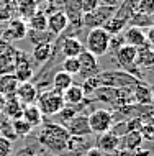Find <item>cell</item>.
<instances>
[{
  "label": "cell",
  "instance_id": "7bdbcfd3",
  "mask_svg": "<svg viewBox=\"0 0 154 156\" xmlns=\"http://www.w3.org/2000/svg\"><path fill=\"white\" fill-rule=\"evenodd\" d=\"M136 156H151V153H149L148 150H136Z\"/></svg>",
  "mask_w": 154,
  "mask_h": 156
},
{
  "label": "cell",
  "instance_id": "7c38bea8",
  "mask_svg": "<svg viewBox=\"0 0 154 156\" xmlns=\"http://www.w3.org/2000/svg\"><path fill=\"white\" fill-rule=\"evenodd\" d=\"M85 49L84 43L76 36H67L62 40L61 51L64 54V58H79V54Z\"/></svg>",
  "mask_w": 154,
  "mask_h": 156
},
{
  "label": "cell",
  "instance_id": "4fadbf2b",
  "mask_svg": "<svg viewBox=\"0 0 154 156\" xmlns=\"http://www.w3.org/2000/svg\"><path fill=\"white\" fill-rule=\"evenodd\" d=\"M123 38H125V44H130L133 48H141V46L146 44V35H144V30L143 28H138V27H128L123 33Z\"/></svg>",
  "mask_w": 154,
  "mask_h": 156
},
{
  "label": "cell",
  "instance_id": "cb8c5ba5",
  "mask_svg": "<svg viewBox=\"0 0 154 156\" xmlns=\"http://www.w3.org/2000/svg\"><path fill=\"white\" fill-rule=\"evenodd\" d=\"M28 28L36 31H44L48 28V16L44 12H35L33 15H30V20H28Z\"/></svg>",
  "mask_w": 154,
  "mask_h": 156
},
{
  "label": "cell",
  "instance_id": "d6a6232c",
  "mask_svg": "<svg viewBox=\"0 0 154 156\" xmlns=\"http://www.w3.org/2000/svg\"><path fill=\"white\" fill-rule=\"evenodd\" d=\"M0 136L7 138V140L13 141L16 140V135L13 132V126H12V122H3V123H0Z\"/></svg>",
  "mask_w": 154,
  "mask_h": 156
},
{
  "label": "cell",
  "instance_id": "60d3db41",
  "mask_svg": "<svg viewBox=\"0 0 154 156\" xmlns=\"http://www.w3.org/2000/svg\"><path fill=\"white\" fill-rule=\"evenodd\" d=\"M84 156H105V153H102L98 148H89L84 153Z\"/></svg>",
  "mask_w": 154,
  "mask_h": 156
},
{
  "label": "cell",
  "instance_id": "e575fe53",
  "mask_svg": "<svg viewBox=\"0 0 154 156\" xmlns=\"http://www.w3.org/2000/svg\"><path fill=\"white\" fill-rule=\"evenodd\" d=\"M13 153V141L0 136V156H12Z\"/></svg>",
  "mask_w": 154,
  "mask_h": 156
},
{
  "label": "cell",
  "instance_id": "5bb4252c",
  "mask_svg": "<svg viewBox=\"0 0 154 156\" xmlns=\"http://www.w3.org/2000/svg\"><path fill=\"white\" fill-rule=\"evenodd\" d=\"M23 107L25 105L16 99L15 95L12 97H5V107H3V115L7 117L8 120H16V119H22V113H23Z\"/></svg>",
  "mask_w": 154,
  "mask_h": 156
},
{
  "label": "cell",
  "instance_id": "44dd1931",
  "mask_svg": "<svg viewBox=\"0 0 154 156\" xmlns=\"http://www.w3.org/2000/svg\"><path fill=\"white\" fill-rule=\"evenodd\" d=\"M136 3H138V0H125L120 7H116L115 16L125 20V22L128 23L133 18V15L136 13Z\"/></svg>",
  "mask_w": 154,
  "mask_h": 156
},
{
  "label": "cell",
  "instance_id": "603a6c76",
  "mask_svg": "<svg viewBox=\"0 0 154 156\" xmlns=\"http://www.w3.org/2000/svg\"><path fill=\"white\" fill-rule=\"evenodd\" d=\"M72 76L67 74V73H64V71H57L56 74H54V77H53V86H54V90H57V92H64L66 89H69L70 86H72Z\"/></svg>",
  "mask_w": 154,
  "mask_h": 156
},
{
  "label": "cell",
  "instance_id": "3957f363",
  "mask_svg": "<svg viewBox=\"0 0 154 156\" xmlns=\"http://www.w3.org/2000/svg\"><path fill=\"white\" fill-rule=\"evenodd\" d=\"M38 108L41 110V113L46 117H54L57 115L62 107L66 105L64 99H62V94L57 90H49V92H44V94L38 95Z\"/></svg>",
  "mask_w": 154,
  "mask_h": 156
},
{
  "label": "cell",
  "instance_id": "f6af8a7d",
  "mask_svg": "<svg viewBox=\"0 0 154 156\" xmlns=\"http://www.w3.org/2000/svg\"><path fill=\"white\" fill-rule=\"evenodd\" d=\"M149 18H151V25H154V13H152L151 16H149Z\"/></svg>",
  "mask_w": 154,
  "mask_h": 156
},
{
  "label": "cell",
  "instance_id": "74e56055",
  "mask_svg": "<svg viewBox=\"0 0 154 156\" xmlns=\"http://www.w3.org/2000/svg\"><path fill=\"white\" fill-rule=\"evenodd\" d=\"M126 132H128L126 122H120V123L116 125L115 128H113V126H111V128H110V133H113L115 136H118V138H121V136H123V135L126 133Z\"/></svg>",
  "mask_w": 154,
  "mask_h": 156
},
{
  "label": "cell",
  "instance_id": "d4e9b609",
  "mask_svg": "<svg viewBox=\"0 0 154 156\" xmlns=\"http://www.w3.org/2000/svg\"><path fill=\"white\" fill-rule=\"evenodd\" d=\"M126 25H128V23L125 22V20L116 18V16L113 15L110 20H108V22L103 23L102 28L111 36V35H118V33H123V30H125V27H126Z\"/></svg>",
  "mask_w": 154,
  "mask_h": 156
},
{
  "label": "cell",
  "instance_id": "6da1fadb",
  "mask_svg": "<svg viewBox=\"0 0 154 156\" xmlns=\"http://www.w3.org/2000/svg\"><path fill=\"white\" fill-rule=\"evenodd\" d=\"M69 132L66 130L64 125L59 123H49L43 128L39 135V141L46 145L53 151H62L66 150V143L69 140Z\"/></svg>",
  "mask_w": 154,
  "mask_h": 156
},
{
  "label": "cell",
  "instance_id": "4316f807",
  "mask_svg": "<svg viewBox=\"0 0 154 156\" xmlns=\"http://www.w3.org/2000/svg\"><path fill=\"white\" fill-rule=\"evenodd\" d=\"M62 71L74 77V76H77L80 73V62H79L77 58H64V61H62Z\"/></svg>",
  "mask_w": 154,
  "mask_h": 156
},
{
  "label": "cell",
  "instance_id": "1f68e13d",
  "mask_svg": "<svg viewBox=\"0 0 154 156\" xmlns=\"http://www.w3.org/2000/svg\"><path fill=\"white\" fill-rule=\"evenodd\" d=\"M77 5H79V10L82 12V15H85L94 12L100 5V0H77Z\"/></svg>",
  "mask_w": 154,
  "mask_h": 156
},
{
  "label": "cell",
  "instance_id": "8d00e7d4",
  "mask_svg": "<svg viewBox=\"0 0 154 156\" xmlns=\"http://www.w3.org/2000/svg\"><path fill=\"white\" fill-rule=\"evenodd\" d=\"M139 133H141V136H143V140H154V125H151V123L143 125L139 130Z\"/></svg>",
  "mask_w": 154,
  "mask_h": 156
},
{
  "label": "cell",
  "instance_id": "8992f818",
  "mask_svg": "<svg viewBox=\"0 0 154 156\" xmlns=\"http://www.w3.org/2000/svg\"><path fill=\"white\" fill-rule=\"evenodd\" d=\"M28 23L23 18H13L10 20L3 31V41H16V40H23L28 36Z\"/></svg>",
  "mask_w": 154,
  "mask_h": 156
},
{
  "label": "cell",
  "instance_id": "ee69618b",
  "mask_svg": "<svg viewBox=\"0 0 154 156\" xmlns=\"http://www.w3.org/2000/svg\"><path fill=\"white\" fill-rule=\"evenodd\" d=\"M3 107H5V97L0 94V113L3 112Z\"/></svg>",
  "mask_w": 154,
  "mask_h": 156
},
{
  "label": "cell",
  "instance_id": "b9f144b4",
  "mask_svg": "<svg viewBox=\"0 0 154 156\" xmlns=\"http://www.w3.org/2000/svg\"><path fill=\"white\" fill-rule=\"evenodd\" d=\"M121 0H100V5H108V7H118Z\"/></svg>",
  "mask_w": 154,
  "mask_h": 156
},
{
  "label": "cell",
  "instance_id": "f546056e",
  "mask_svg": "<svg viewBox=\"0 0 154 156\" xmlns=\"http://www.w3.org/2000/svg\"><path fill=\"white\" fill-rule=\"evenodd\" d=\"M128 23H130V27L148 28V27H151V18H149L148 15H143V13H138V12H136V13L133 15V18Z\"/></svg>",
  "mask_w": 154,
  "mask_h": 156
},
{
  "label": "cell",
  "instance_id": "83f0119b",
  "mask_svg": "<svg viewBox=\"0 0 154 156\" xmlns=\"http://www.w3.org/2000/svg\"><path fill=\"white\" fill-rule=\"evenodd\" d=\"M135 97L139 104H151L152 100V92L148 86H136L135 89Z\"/></svg>",
  "mask_w": 154,
  "mask_h": 156
},
{
  "label": "cell",
  "instance_id": "30bf717a",
  "mask_svg": "<svg viewBox=\"0 0 154 156\" xmlns=\"http://www.w3.org/2000/svg\"><path fill=\"white\" fill-rule=\"evenodd\" d=\"M64 126H66V130L69 132L70 136H87V135H90L89 122H87L85 115H76Z\"/></svg>",
  "mask_w": 154,
  "mask_h": 156
},
{
  "label": "cell",
  "instance_id": "e0dca14e",
  "mask_svg": "<svg viewBox=\"0 0 154 156\" xmlns=\"http://www.w3.org/2000/svg\"><path fill=\"white\" fill-rule=\"evenodd\" d=\"M118 145H120V138L115 136L113 133L107 132V133L98 135L97 146H95V148H98L102 153H111V151H115L118 148Z\"/></svg>",
  "mask_w": 154,
  "mask_h": 156
},
{
  "label": "cell",
  "instance_id": "ab89813d",
  "mask_svg": "<svg viewBox=\"0 0 154 156\" xmlns=\"http://www.w3.org/2000/svg\"><path fill=\"white\" fill-rule=\"evenodd\" d=\"M144 35H146V44H149L151 48H154V25L148 27V30L144 31Z\"/></svg>",
  "mask_w": 154,
  "mask_h": 156
},
{
  "label": "cell",
  "instance_id": "7402d4cb",
  "mask_svg": "<svg viewBox=\"0 0 154 156\" xmlns=\"http://www.w3.org/2000/svg\"><path fill=\"white\" fill-rule=\"evenodd\" d=\"M120 143H121L123 148L130 150V151H136L143 143V136H141L139 132H126L120 138Z\"/></svg>",
  "mask_w": 154,
  "mask_h": 156
},
{
  "label": "cell",
  "instance_id": "ba28073f",
  "mask_svg": "<svg viewBox=\"0 0 154 156\" xmlns=\"http://www.w3.org/2000/svg\"><path fill=\"white\" fill-rule=\"evenodd\" d=\"M15 97H16V99H18L23 105L35 104L36 99H38V87H36L33 82H30V81L20 82L18 87H16Z\"/></svg>",
  "mask_w": 154,
  "mask_h": 156
},
{
  "label": "cell",
  "instance_id": "484cf974",
  "mask_svg": "<svg viewBox=\"0 0 154 156\" xmlns=\"http://www.w3.org/2000/svg\"><path fill=\"white\" fill-rule=\"evenodd\" d=\"M12 126H13V132L16 136H28L31 132H33V126L25 122L23 119H16V120H12Z\"/></svg>",
  "mask_w": 154,
  "mask_h": 156
},
{
  "label": "cell",
  "instance_id": "7a4b0ae2",
  "mask_svg": "<svg viewBox=\"0 0 154 156\" xmlns=\"http://www.w3.org/2000/svg\"><path fill=\"white\" fill-rule=\"evenodd\" d=\"M87 51L92 53L94 56H103L110 51V35L103 28H90L87 33Z\"/></svg>",
  "mask_w": 154,
  "mask_h": 156
},
{
  "label": "cell",
  "instance_id": "52a82bcc",
  "mask_svg": "<svg viewBox=\"0 0 154 156\" xmlns=\"http://www.w3.org/2000/svg\"><path fill=\"white\" fill-rule=\"evenodd\" d=\"M79 62H80V73L84 77H92V76H98V58L94 56L92 53H89L87 49H84L79 54Z\"/></svg>",
  "mask_w": 154,
  "mask_h": 156
},
{
  "label": "cell",
  "instance_id": "5b68a950",
  "mask_svg": "<svg viewBox=\"0 0 154 156\" xmlns=\"http://www.w3.org/2000/svg\"><path fill=\"white\" fill-rule=\"evenodd\" d=\"M116 7H108V5H98L94 12L85 13L82 16V23L89 28H102L103 23L108 22L115 15Z\"/></svg>",
  "mask_w": 154,
  "mask_h": 156
},
{
  "label": "cell",
  "instance_id": "2e32d148",
  "mask_svg": "<svg viewBox=\"0 0 154 156\" xmlns=\"http://www.w3.org/2000/svg\"><path fill=\"white\" fill-rule=\"evenodd\" d=\"M18 79L15 77L13 73H5L0 74V94L3 97H12L15 95L16 87H18Z\"/></svg>",
  "mask_w": 154,
  "mask_h": 156
},
{
  "label": "cell",
  "instance_id": "836d02e7",
  "mask_svg": "<svg viewBox=\"0 0 154 156\" xmlns=\"http://www.w3.org/2000/svg\"><path fill=\"white\" fill-rule=\"evenodd\" d=\"M98 86H100V82H98V77L97 76H92V77H87L84 86H82V90H84V94H90V92H94L95 89H98Z\"/></svg>",
  "mask_w": 154,
  "mask_h": 156
},
{
  "label": "cell",
  "instance_id": "9c48e42d",
  "mask_svg": "<svg viewBox=\"0 0 154 156\" xmlns=\"http://www.w3.org/2000/svg\"><path fill=\"white\" fill-rule=\"evenodd\" d=\"M136 51L138 49L133 48L130 44H123L118 51L115 53V58L118 64L125 69H135L136 67Z\"/></svg>",
  "mask_w": 154,
  "mask_h": 156
},
{
  "label": "cell",
  "instance_id": "bcb514c9",
  "mask_svg": "<svg viewBox=\"0 0 154 156\" xmlns=\"http://www.w3.org/2000/svg\"><path fill=\"white\" fill-rule=\"evenodd\" d=\"M152 100H154V94H152Z\"/></svg>",
  "mask_w": 154,
  "mask_h": 156
},
{
  "label": "cell",
  "instance_id": "d590c367",
  "mask_svg": "<svg viewBox=\"0 0 154 156\" xmlns=\"http://www.w3.org/2000/svg\"><path fill=\"white\" fill-rule=\"evenodd\" d=\"M125 44V38H123V33H118V35H111L110 36V49L113 53H116L120 48Z\"/></svg>",
  "mask_w": 154,
  "mask_h": 156
},
{
  "label": "cell",
  "instance_id": "ffe728a7",
  "mask_svg": "<svg viewBox=\"0 0 154 156\" xmlns=\"http://www.w3.org/2000/svg\"><path fill=\"white\" fill-rule=\"evenodd\" d=\"M53 56V43H41V44H36L33 48V53H31V59H35L38 64H44L51 59Z\"/></svg>",
  "mask_w": 154,
  "mask_h": 156
},
{
  "label": "cell",
  "instance_id": "ac0fdd59",
  "mask_svg": "<svg viewBox=\"0 0 154 156\" xmlns=\"http://www.w3.org/2000/svg\"><path fill=\"white\" fill-rule=\"evenodd\" d=\"M22 119H23L25 122H28V123H30L33 128H35V126H39L41 123H43L44 115L41 113V110L38 108V105L30 104V105H25V107H23Z\"/></svg>",
  "mask_w": 154,
  "mask_h": 156
},
{
  "label": "cell",
  "instance_id": "7dc6e473",
  "mask_svg": "<svg viewBox=\"0 0 154 156\" xmlns=\"http://www.w3.org/2000/svg\"><path fill=\"white\" fill-rule=\"evenodd\" d=\"M0 2H2V0H0Z\"/></svg>",
  "mask_w": 154,
  "mask_h": 156
},
{
  "label": "cell",
  "instance_id": "9a60e30c",
  "mask_svg": "<svg viewBox=\"0 0 154 156\" xmlns=\"http://www.w3.org/2000/svg\"><path fill=\"white\" fill-rule=\"evenodd\" d=\"M136 66L141 69H151L154 67V49L149 44H144L136 51Z\"/></svg>",
  "mask_w": 154,
  "mask_h": 156
},
{
  "label": "cell",
  "instance_id": "8fae6325",
  "mask_svg": "<svg viewBox=\"0 0 154 156\" xmlns=\"http://www.w3.org/2000/svg\"><path fill=\"white\" fill-rule=\"evenodd\" d=\"M67 25H69V20H67L66 12H54L53 15L48 16V28L46 30L51 35H61L67 28Z\"/></svg>",
  "mask_w": 154,
  "mask_h": 156
},
{
  "label": "cell",
  "instance_id": "f35d334b",
  "mask_svg": "<svg viewBox=\"0 0 154 156\" xmlns=\"http://www.w3.org/2000/svg\"><path fill=\"white\" fill-rule=\"evenodd\" d=\"M13 156H36V148L35 146H23Z\"/></svg>",
  "mask_w": 154,
  "mask_h": 156
},
{
  "label": "cell",
  "instance_id": "f1b7e54d",
  "mask_svg": "<svg viewBox=\"0 0 154 156\" xmlns=\"http://www.w3.org/2000/svg\"><path fill=\"white\" fill-rule=\"evenodd\" d=\"M76 115H79V112H77L76 107H72V105H64L62 110L57 113V117H59V120H61L62 125H66L67 122H70Z\"/></svg>",
  "mask_w": 154,
  "mask_h": 156
},
{
  "label": "cell",
  "instance_id": "4dcf8cb0",
  "mask_svg": "<svg viewBox=\"0 0 154 156\" xmlns=\"http://www.w3.org/2000/svg\"><path fill=\"white\" fill-rule=\"evenodd\" d=\"M136 12L151 16L154 13V0H138V3H136Z\"/></svg>",
  "mask_w": 154,
  "mask_h": 156
},
{
  "label": "cell",
  "instance_id": "d6986e66",
  "mask_svg": "<svg viewBox=\"0 0 154 156\" xmlns=\"http://www.w3.org/2000/svg\"><path fill=\"white\" fill-rule=\"evenodd\" d=\"M62 99L67 105H79L84 102L85 94L82 90V86H77V84H72L69 89H66L62 92Z\"/></svg>",
  "mask_w": 154,
  "mask_h": 156
},
{
  "label": "cell",
  "instance_id": "277c9868",
  "mask_svg": "<svg viewBox=\"0 0 154 156\" xmlns=\"http://www.w3.org/2000/svg\"><path fill=\"white\" fill-rule=\"evenodd\" d=\"M87 122H89L90 133L102 135L110 132V128L113 126V115L107 108H98V110H94L90 115H87Z\"/></svg>",
  "mask_w": 154,
  "mask_h": 156
}]
</instances>
